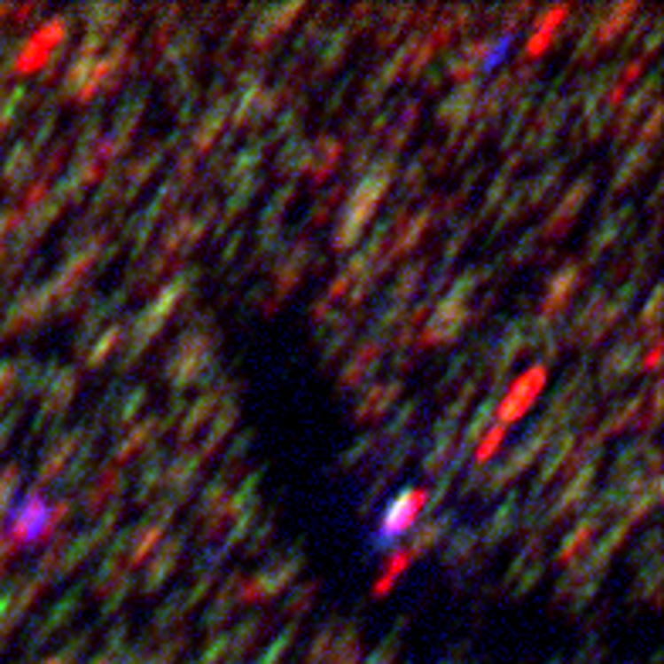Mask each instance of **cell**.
Segmentation results:
<instances>
[{
	"mask_svg": "<svg viewBox=\"0 0 664 664\" xmlns=\"http://www.w3.org/2000/svg\"><path fill=\"white\" fill-rule=\"evenodd\" d=\"M85 18L92 20V27H98V35H105L113 27V20L122 18V7H89Z\"/></svg>",
	"mask_w": 664,
	"mask_h": 664,
	"instance_id": "cell-40",
	"label": "cell"
},
{
	"mask_svg": "<svg viewBox=\"0 0 664 664\" xmlns=\"http://www.w3.org/2000/svg\"><path fill=\"white\" fill-rule=\"evenodd\" d=\"M465 323H468V309H465V302H457V299L448 295V299L434 309V319H431L427 329H424L420 346H437V342L455 340Z\"/></svg>",
	"mask_w": 664,
	"mask_h": 664,
	"instance_id": "cell-9",
	"label": "cell"
},
{
	"mask_svg": "<svg viewBox=\"0 0 664 664\" xmlns=\"http://www.w3.org/2000/svg\"><path fill=\"white\" fill-rule=\"evenodd\" d=\"M569 14L566 4H559V7H550L543 18H539V24H535V35H532L529 41H526V51H522V58L526 61H539L543 58V51L552 44V38H556V27H559V20Z\"/></svg>",
	"mask_w": 664,
	"mask_h": 664,
	"instance_id": "cell-11",
	"label": "cell"
},
{
	"mask_svg": "<svg viewBox=\"0 0 664 664\" xmlns=\"http://www.w3.org/2000/svg\"><path fill=\"white\" fill-rule=\"evenodd\" d=\"M424 505H427V492H424V488H407V492H400L397 498L387 505L383 522H379L377 535H373L377 550L390 546L397 535H403V532L410 529V526L418 522V515L424 512Z\"/></svg>",
	"mask_w": 664,
	"mask_h": 664,
	"instance_id": "cell-4",
	"label": "cell"
},
{
	"mask_svg": "<svg viewBox=\"0 0 664 664\" xmlns=\"http://www.w3.org/2000/svg\"><path fill=\"white\" fill-rule=\"evenodd\" d=\"M502 441H505V427H498V424H495L492 431L485 434V441H481V448H478V455H474V465H478V468H485V465L492 461L495 448H498Z\"/></svg>",
	"mask_w": 664,
	"mask_h": 664,
	"instance_id": "cell-37",
	"label": "cell"
},
{
	"mask_svg": "<svg viewBox=\"0 0 664 664\" xmlns=\"http://www.w3.org/2000/svg\"><path fill=\"white\" fill-rule=\"evenodd\" d=\"M346 41H349V31H346V27H342V31H332V38H329V44H325V51H323V68H332L336 61H342Z\"/></svg>",
	"mask_w": 664,
	"mask_h": 664,
	"instance_id": "cell-39",
	"label": "cell"
},
{
	"mask_svg": "<svg viewBox=\"0 0 664 664\" xmlns=\"http://www.w3.org/2000/svg\"><path fill=\"white\" fill-rule=\"evenodd\" d=\"M340 139H332V136H323V139H316L312 146H309V160H305V170L312 173L316 180H325L329 173H332V167L340 163Z\"/></svg>",
	"mask_w": 664,
	"mask_h": 664,
	"instance_id": "cell-13",
	"label": "cell"
},
{
	"mask_svg": "<svg viewBox=\"0 0 664 664\" xmlns=\"http://www.w3.org/2000/svg\"><path fill=\"white\" fill-rule=\"evenodd\" d=\"M44 529H48V505H44V498L35 492V495H27L18 509H14V519H11V539H7V546H11V550L27 546V543L41 539V535H44Z\"/></svg>",
	"mask_w": 664,
	"mask_h": 664,
	"instance_id": "cell-6",
	"label": "cell"
},
{
	"mask_svg": "<svg viewBox=\"0 0 664 664\" xmlns=\"http://www.w3.org/2000/svg\"><path fill=\"white\" fill-rule=\"evenodd\" d=\"M377 360H379V342H370V346H363L360 353L349 360V366L342 370V387H356V383H363V377L377 366Z\"/></svg>",
	"mask_w": 664,
	"mask_h": 664,
	"instance_id": "cell-23",
	"label": "cell"
},
{
	"mask_svg": "<svg viewBox=\"0 0 664 664\" xmlns=\"http://www.w3.org/2000/svg\"><path fill=\"white\" fill-rule=\"evenodd\" d=\"M210 336H204V329H187L180 342L173 346V360L167 366V377L176 383V387H187L193 379L207 370L210 363Z\"/></svg>",
	"mask_w": 664,
	"mask_h": 664,
	"instance_id": "cell-2",
	"label": "cell"
},
{
	"mask_svg": "<svg viewBox=\"0 0 664 664\" xmlns=\"http://www.w3.org/2000/svg\"><path fill=\"white\" fill-rule=\"evenodd\" d=\"M143 397H146V390H133V397L126 400V407L119 410V420H129V418H133L136 403H139V400H143Z\"/></svg>",
	"mask_w": 664,
	"mask_h": 664,
	"instance_id": "cell-46",
	"label": "cell"
},
{
	"mask_svg": "<svg viewBox=\"0 0 664 664\" xmlns=\"http://www.w3.org/2000/svg\"><path fill=\"white\" fill-rule=\"evenodd\" d=\"M65 38H68V18L48 20L44 27H38V35L24 44L18 58V72H38L41 65H48L55 58V48Z\"/></svg>",
	"mask_w": 664,
	"mask_h": 664,
	"instance_id": "cell-5",
	"label": "cell"
},
{
	"mask_svg": "<svg viewBox=\"0 0 664 664\" xmlns=\"http://www.w3.org/2000/svg\"><path fill=\"white\" fill-rule=\"evenodd\" d=\"M593 532H597V519H587V522H580L576 529L566 535V543H563V550H559V563H576V556L580 552L590 550V539H593Z\"/></svg>",
	"mask_w": 664,
	"mask_h": 664,
	"instance_id": "cell-25",
	"label": "cell"
},
{
	"mask_svg": "<svg viewBox=\"0 0 664 664\" xmlns=\"http://www.w3.org/2000/svg\"><path fill=\"white\" fill-rule=\"evenodd\" d=\"M122 336H126V332H122V325H113V329H109V332L102 336V342H98L92 353H89V366H95V363L105 360V356H109V353L115 349V342L122 340Z\"/></svg>",
	"mask_w": 664,
	"mask_h": 664,
	"instance_id": "cell-38",
	"label": "cell"
},
{
	"mask_svg": "<svg viewBox=\"0 0 664 664\" xmlns=\"http://www.w3.org/2000/svg\"><path fill=\"white\" fill-rule=\"evenodd\" d=\"M624 224H627V210L624 214H617V217H607L604 224H600V230L593 234V241H590V254L597 258V254H604L617 238H621V230H624Z\"/></svg>",
	"mask_w": 664,
	"mask_h": 664,
	"instance_id": "cell-28",
	"label": "cell"
},
{
	"mask_svg": "<svg viewBox=\"0 0 664 664\" xmlns=\"http://www.w3.org/2000/svg\"><path fill=\"white\" fill-rule=\"evenodd\" d=\"M288 641H292V630H288L285 637H278L275 644L268 647V658H265V661H258V664H278V658H282V651L288 647Z\"/></svg>",
	"mask_w": 664,
	"mask_h": 664,
	"instance_id": "cell-45",
	"label": "cell"
},
{
	"mask_svg": "<svg viewBox=\"0 0 664 664\" xmlns=\"http://www.w3.org/2000/svg\"><path fill=\"white\" fill-rule=\"evenodd\" d=\"M647 160H651V146H637V150H630V156L624 160V167L617 170V180H613V187L617 190H624L630 180H634V173H644L647 167Z\"/></svg>",
	"mask_w": 664,
	"mask_h": 664,
	"instance_id": "cell-30",
	"label": "cell"
},
{
	"mask_svg": "<svg viewBox=\"0 0 664 664\" xmlns=\"http://www.w3.org/2000/svg\"><path fill=\"white\" fill-rule=\"evenodd\" d=\"M180 552H184V539L176 535V539H167L163 543V550L156 552V559L150 563V576H146V590H156L167 576H170V569L176 566V559H180Z\"/></svg>",
	"mask_w": 664,
	"mask_h": 664,
	"instance_id": "cell-19",
	"label": "cell"
},
{
	"mask_svg": "<svg viewBox=\"0 0 664 664\" xmlns=\"http://www.w3.org/2000/svg\"><path fill=\"white\" fill-rule=\"evenodd\" d=\"M474 105H478V82H465V85H457L455 95L441 105V122L461 126V122L472 115Z\"/></svg>",
	"mask_w": 664,
	"mask_h": 664,
	"instance_id": "cell-14",
	"label": "cell"
},
{
	"mask_svg": "<svg viewBox=\"0 0 664 664\" xmlns=\"http://www.w3.org/2000/svg\"><path fill=\"white\" fill-rule=\"evenodd\" d=\"M156 427H160V424H156V420H150V424H139L136 431H129V434L119 441V448H115V461H126V457L133 455L136 448H143V444L150 441V434L156 431Z\"/></svg>",
	"mask_w": 664,
	"mask_h": 664,
	"instance_id": "cell-33",
	"label": "cell"
},
{
	"mask_svg": "<svg viewBox=\"0 0 664 664\" xmlns=\"http://www.w3.org/2000/svg\"><path fill=\"white\" fill-rule=\"evenodd\" d=\"M72 394H75V373H61L58 379H51V387H48V397H44V407H41V420H44V418H58V414H61V410L68 407Z\"/></svg>",
	"mask_w": 664,
	"mask_h": 664,
	"instance_id": "cell-21",
	"label": "cell"
},
{
	"mask_svg": "<svg viewBox=\"0 0 664 664\" xmlns=\"http://www.w3.org/2000/svg\"><path fill=\"white\" fill-rule=\"evenodd\" d=\"M583 282H587V265L583 262H566V265L559 268L556 278L550 282V288H546V299H543V319L559 316L569 305V299L583 288Z\"/></svg>",
	"mask_w": 664,
	"mask_h": 664,
	"instance_id": "cell-7",
	"label": "cell"
},
{
	"mask_svg": "<svg viewBox=\"0 0 664 664\" xmlns=\"http://www.w3.org/2000/svg\"><path fill=\"white\" fill-rule=\"evenodd\" d=\"M590 180H580V184H573L569 187V193L559 200V207L552 210V217H550V224H546V234L550 238H556V234H566V228L573 224V217H576V210L583 207V200L590 197Z\"/></svg>",
	"mask_w": 664,
	"mask_h": 664,
	"instance_id": "cell-12",
	"label": "cell"
},
{
	"mask_svg": "<svg viewBox=\"0 0 664 664\" xmlns=\"http://www.w3.org/2000/svg\"><path fill=\"white\" fill-rule=\"evenodd\" d=\"M160 535H163V522H152V526H143V529H136L133 535H126V539L133 543V550H129V566H143V563H146V556L156 550V539H160Z\"/></svg>",
	"mask_w": 664,
	"mask_h": 664,
	"instance_id": "cell-24",
	"label": "cell"
},
{
	"mask_svg": "<svg viewBox=\"0 0 664 664\" xmlns=\"http://www.w3.org/2000/svg\"><path fill=\"white\" fill-rule=\"evenodd\" d=\"M658 309H661V288H654V295L647 299L644 316H641V325H644L647 332H658Z\"/></svg>",
	"mask_w": 664,
	"mask_h": 664,
	"instance_id": "cell-42",
	"label": "cell"
},
{
	"mask_svg": "<svg viewBox=\"0 0 664 664\" xmlns=\"http://www.w3.org/2000/svg\"><path fill=\"white\" fill-rule=\"evenodd\" d=\"M495 414V403H485L481 410H478V418L468 424V434H465V444H474L478 437H481V431H485V424H488V418Z\"/></svg>",
	"mask_w": 664,
	"mask_h": 664,
	"instance_id": "cell-41",
	"label": "cell"
},
{
	"mask_svg": "<svg viewBox=\"0 0 664 664\" xmlns=\"http://www.w3.org/2000/svg\"><path fill=\"white\" fill-rule=\"evenodd\" d=\"M217 400H221L217 394H207V397H200L197 403H193L190 418L184 420V427H180V437H184V441H190V437L197 434V427H200V424L210 418V410H214V403H217Z\"/></svg>",
	"mask_w": 664,
	"mask_h": 664,
	"instance_id": "cell-32",
	"label": "cell"
},
{
	"mask_svg": "<svg viewBox=\"0 0 664 664\" xmlns=\"http://www.w3.org/2000/svg\"><path fill=\"white\" fill-rule=\"evenodd\" d=\"M397 397H400V379H394V383H373V387H366V394H363L356 418L360 420L379 418V414H383V410H387Z\"/></svg>",
	"mask_w": 664,
	"mask_h": 664,
	"instance_id": "cell-15",
	"label": "cell"
},
{
	"mask_svg": "<svg viewBox=\"0 0 664 664\" xmlns=\"http://www.w3.org/2000/svg\"><path fill=\"white\" fill-rule=\"evenodd\" d=\"M451 522H455L451 515H441V519H431V522H424V526L414 532V546H410L407 552H410V556H420V552H427L437 543V539L444 535V532L451 529Z\"/></svg>",
	"mask_w": 664,
	"mask_h": 664,
	"instance_id": "cell-26",
	"label": "cell"
},
{
	"mask_svg": "<svg viewBox=\"0 0 664 664\" xmlns=\"http://www.w3.org/2000/svg\"><path fill=\"white\" fill-rule=\"evenodd\" d=\"M299 11H302V4H288V7H268V11H262L258 27H254V44H268L271 38H278L285 27H288V20L295 18Z\"/></svg>",
	"mask_w": 664,
	"mask_h": 664,
	"instance_id": "cell-16",
	"label": "cell"
},
{
	"mask_svg": "<svg viewBox=\"0 0 664 664\" xmlns=\"http://www.w3.org/2000/svg\"><path fill=\"white\" fill-rule=\"evenodd\" d=\"M228 109L230 102L228 98H221V102H214L207 113H204V122L197 126V152H204L217 139V133L224 129V122H228Z\"/></svg>",
	"mask_w": 664,
	"mask_h": 664,
	"instance_id": "cell-20",
	"label": "cell"
},
{
	"mask_svg": "<svg viewBox=\"0 0 664 664\" xmlns=\"http://www.w3.org/2000/svg\"><path fill=\"white\" fill-rule=\"evenodd\" d=\"M299 566H302L299 552H292V556H285L278 563H271L258 580H251V583L241 587V600H245V604H254V600H271V597H278L285 590V583L295 576Z\"/></svg>",
	"mask_w": 664,
	"mask_h": 664,
	"instance_id": "cell-8",
	"label": "cell"
},
{
	"mask_svg": "<svg viewBox=\"0 0 664 664\" xmlns=\"http://www.w3.org/2000/svg\"><path fill=\"white\" fill-rule=\"evenodd\" d=\"M160 156H163V146H152V152H146L139 163H136L133 170L126 173V197H133L136 190L146 184V176H150L152 170H156V163H160Z\"/></svg>",
	"mask_w": 664,
	"mask_h": 664,
	"instance_id": "cell-29",
	"label": "cell"
},
{
	"mask_svg": "<svg viewBox=\"0 0 664 664\" xmlns=\"http://www.w3.org/2000/svg\"><path fill=\"white\" fill-rule=\"evenodd\" d=\"M590 481H593V465H587V468H580V472L573 474V481L566 485V492L556 498V505L550 509L546 522H559L566 512L580 509V505L587 502V495H590Z\"/></svg>",
	"mask_w": 664,
	"mask_h": 664,
	"instance_id": "cell-10",
	"label": "cell"
},
{
	"mask_svg": "<svg viewBox=\"0 0 664 664\" xmlns=\"http://www.w3.org/2000/svg\"><path fill=\"white\" fill-rule=\"evenodd\" d=\"M512 515H515V498H509V502H505V505H502V509L495 512L492 522H488V529H485V539H488V543H495L498 535H505V532L512 529Z\"/></svg>",
	"mask_w": 664,
	"mask_h": 664,
	"instance_id": "cell-36",
	"label": "cell"
},
{
	"mask_svg": "<svg viewBox=\"0 0 664 664\" xmlns=\"http://www.w3.org/2000/svg\"><path fill=\"white\" fill-rule=\"evenodd\" d=\"M390 184H394V160L383 156V160H377V163L366 170V180L353 190L349 204L342 210L340 230H336V238H332V245L340 247V251H346V247H353L360 241V234L366 230V224H370V217H373V210H377V204H379V197L387 193Z\"/></svg>",
	"mask_w": 664,
	"mask_h": 664,
	"instance_id": "cell-1",
	"label": "cell"
},
{
	"mask_svg": "<svg viewBox=\"0 0 664 664\" xmlns=\"http://www.w3.org/2000/svg\"><path fill=\"white\" fill-rule=\"evenodd\" d=\"M407 563H410V552H407V550H397V552H394V559L387 563V576H383V580H379L377 587H373V597H383L387 590L394 587V580H397L400 573H403V566H407Z\"/></svg>",
	"mask_w": 664,
	"mask_h": 664,
	"instance_id": "cell-35",
	"label": "cell"
},
{
	"mask_svg": "<svg viewBox=\"0 0 664 664\" xmlns=\"http://www.w3.org/2000/svg\"><path fill=\"white\" fill-rule=\"evenodd\" d=\"M658 363H661V340H654V342H651V349H647V360H644V366H647V370H658Z\"/></svg>",
	"mask_w": 664,
	"mask_h": 664,
	"instance_id": "cell-47",
	"label": "cell"
},
{
	"mask_svg": "<svg viewBox=\"0 0 664 664\" xmlns=\"http://www.w3.org/2000/svg\"><path fill=\"white\" fill-rule=\"evenodd\" d=\"M78 444H82V437H78V434H61V437H58L55 444L44 451V465H41L38 481H51V478H55L65 465H68V457L75 455Z\"/></svg>",
	"mask_w": 664,
	"mask_h": 664,
	"instance_id": "cell-17",
	"label": "cell"
},
{
	"mask_svg": "<svg viewBox=\"0 0 664 664\" xmlns=\"http://www.w3.org/2000/svg\"><path fill=\"white\" fill-rule=\"evenodd\" d=\"M312 593H316V587H302V590H299V593H295L299 600H295V604H288V613H295V617H299V613H302V610L312 604Z\"/></svg>",
	"mask_w": 664,
	"mask_h": 664,
	"instance_id": "cell-44",
	"label": "cell"
},
{
	"mask_svg": "<svg viewBox=\"0 0 664 664\" xmlns=\"http://www.w3.org/2000/svg\"><path fill=\"white\" fill-rule=\"evenodd\" d=\"M543 387H546V363H535L526 373H519V377L512 379L505 400H502V407H495L498 427H509V424H515L519 418H526L529 407L539 400V394H543Z\"/></svg>",
	"mask_w": 664,
	"mask_h": 664,
	"instance_id": "cell-3",
	"label": "cell"
},
{
	"mask_svg": "<svg viewBox=\"0 0 664 664\" xmlns=\"http://www.w3.org/2000/svg\"><path fill=\"white\" fill-rule=\"evenodd\" d=\"M115 485H119V468H105L102 472V478H98V485H92L89 492H85V509L89 512H95L109 495L115 492Z\"/></svg>",
	"mask_w": 664,
	"mask_h": 664,
	"instance_id": "cell-31",
	"label": "cell"
},
{
	"mask_svg": "<svg viewBox=\"0 0 664 664\" xmlns=\"http://www.w3.org/2000/svg\"><path fill=\"white\" fill-rule=\"evenodd\" d=\"M634 366H637V349H634V342L617 346L607 356V363H604V387H617L621 379L634 373Z\"/></svg>",
	"mask_w": 664,
	"mask_h": 664,
	"instance_id": "cell-18",
	"label": "cell"
},
{
	"mask_svg": "<svg viewBox=\"0 0 664 664\" xmlns=\"http://www.w3.org/2000/svg\"><path fill=\"white\" fill-rule=\"evenodd\" d=\"M305 160H309V143L305 139H292L282 152V170L285 173H295V170H305Z\"/></svg>",
	"mask_w": 664,
	"mask_h": 664,
	"instance_id": "cell-34",
	"label": "cell"
},
{
	"mask_svg": "<svg viewBox=\"0 0 664 664\" xmlns=\"http://www.w3.org/2000/svg\"><path fill=\"white\" fill-rule=\"evenodd\" d=\"M20 472L18 468H7V474L0 478V512L7 509V498H11V492H14V485H18Z\"/></svg>",
	"mask_w": 664,
	"mask_h": 664,
	"instance_id": "cell-43",
	"label": "cell"
},
{
	"mask_svg": "<svg viewBox=\"0 0 664 664\" xmlns=\"http://www.w3.org/2000/svg\"><path fill=\"white\" fill-rule=\"evenodd\" d=\"M634 14H637V4H617V7H610L604 24H593V27H597V44H610V41L624 31L627 20L634 18Z\"/></svg>",
	"mask_w": 664,
	"mask_h": 664,
	"instance_id": "cell-22",
	"label": "cell"
},
{
	"mask_svg": "<svg viewBox=\"0 0 664 664\" xmlns=\"http://www.w3.org/2000/svg\"><path fill=\"white\" fill-rule=\"evenodd\" d=\"M658 502H661V478H651L647 485H641V488L634 492L630 512H627V515H630V519H627V526H630V522H637V519H644V515L651 512Z\"/></svg>",
	"mask_w": 664,
	"mask_h": 664,
	"instance_id": "cell-27",
	"label": "cell"
}]
</instances>
